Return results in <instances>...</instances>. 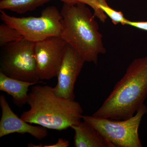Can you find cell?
<instances>
[{"mask_svg": "<svg viewBox=\"0 0 147 147\" xmlns=\"http://www.w3.org/2000/svg\"><path fill=\"white\" fill-rule=\"evenodd\" d=\"M30 107L23 112L21 119L30 124L61 131L78 124L83 110L79 102L55 94L53 88L47 85L33 86L28 94Z\"/></svg>", "mask_w": 147, "mask_h": 147, "instance_id": "6da1fadb", "label": "cell"}, {"mask_svg": "<svg viewBox=\"0 0 147 147\" xmlns=\"http://www.w3.org/2000/svg\"><path fill=\"white\" fill-rule=\"evenodd\" d=\"M147 98V56L135 59L93 116L117 120L134 116Z\"/></svg>", "mask_w": 147, "mask_h": 147, "instance_id": "7a4b0ae2", "label": "cell"}, {"mask_svg": "<svg viewBox=\"0 0 147 147\" xmlns=\"http://www.w3.org/2000/svg\"><path fill=\"white\" fill-rule=\"evenodd\" d=\"M86 5L64 3L60 11V37L74 48L86 62L97 64L98 55L105 54L98 26Z\"/></svg>", "mask_w": 147, "mask_h": 147, "instance_id": "3957f363", "label": "cell"}, {"mask_svg": "<svg viewBox=\"0 0 147 147\" xmlns=\"http://www.w3.org/2000/svg\"><path fill=\"white\" fill-rule=\"evenodd\" d=\"M1 47L0 71L14 79L41 83L37 72L34 42L24 37Z\"/></svg>", "mask_w": 147, "mask_h": 147, "instance_id": "277c9868", "label": "cell"}, {"mask_svg": "<svg viewBox=\"0 0 147 147\" xmlns=\"http://www.w3.org/2000/svg\"><path fill=\"white\" fill-rule=\"evenodd\" d=\"M0 18L3 22L16 29L24 38L33 42L50 37H60L62 16L54 6L43 9L39 17H14L1 10Z\"/></svg>", "mask_w": 147, "mask_h": 147, "instance_id": "5b68a950", "label": "cell"}, {"mask_svg": "<svg viewBox=\"0 0 147 147\" xmlns=\"http://www.w3.org/2000/svg\"><path fill=\"white\" fill-rule=\"evenodd\" d=\"M147 113L144 104L135 115L125 120H117L94 116L83 115L82 119L88 123L116 147H142L138 130L143 116Z\"/></svg>", "mask_w": 147, "mask_h": 147, "instance_id": "8992f818", "label": "cell"}, {"mask_svg": "<svg viewBox=\"0 0 147 147\" xmlns=\"http://www.w3.org/2000/svg\"><path fill=\"white\" fill-rule=\"evenodd\" d=\"M68 44L61 37L53 36L34 42L37 72L40 80L57 76Z\"/></svg>", "mask_w": 147, "mask_h": 147, "instance_id": "52a82bcc", "label": "cell"}, {"mask_svg": "<svg viewBox=\"0 0 147 147\" xmlns=\"http://www.w3.org/2000/svg\"><path fill=\"white\" fill-rule=\"evenodd\" d=\"M85 62L79 53L68 44L58 73L57 83L53 88L55 94L74 100V86Z\"/></svg>", "mask_w": 147, "mask_h": 147, "instance_id": "ba28073f", "label": "cell"}, {"mask_svg": "<svg viewBox=\"0 0 147 147\" xmlns=\"http://www.w3.org/2000/svg\"><path fill=\"white\" fill-rule=\"evenodd\" d=\"M0 105L2 110L0 121L1 138L13 133H27L39 140L47 137V128L39 125L33 126L19 118L11 110L3 95L0 96Z\"/></svg>", "mask_w": 147, "mask_h": 147, "instance_id": "9c48e42d", "label": "cell"}, {"mask_svg": "<svg viewBox=\"0 0 147 147\" xmlns=\"http://www.w3.org/2000/svg\"><path fill=\"white\" fill-rule=\"evenodd\" d=\"M71 128L75 132L74 144L75 147H116L96 129L84 121Z\"/></svg>", "mask_w": 147, "mask_h": 147, "instance_id": "30bf717a", "label": "cell"}, {"mask_svg": "<svg viewBox=\"0 0 147 147\" xmlns=\"http://www.w3.org/2000/svg\"><path fill=\"white\" fill-rule=\"evenodd\" d=\"M36 84L11 78L0 71V90L10 95L14 104L19 107L27 103L29 88Z\"/></svg>", "mask_w": 147, "mask_h": 147, "instance_id": "8fae6325", "label": "cell"}, {"mask_svg": "<svg viewBox=\"0 0 147 147\" xmlns=\"http://www.w3.org/2000/svg\"><path fill=\"white\" fill-rule=\"evenodd\" d=\"M0 9H7L20 14L35 10L48 2V0H2Z\"/></svg>", "mask_w": 147, "mask_h": 147, "instance_id": "7c38bea8", "label": "cell"}, {"mask_svg": "<svg viewBox=\"0 0 147 147\" xmlns=\"http://www.w3.org/2000/svg\"><path fill=\"white\" fill-rule=\"evenodd\" d=\"M24 37L13 27L3 22L0 26V46L15 42Z\"/></svg>", "mask_w": 147, "mask_h": 147, "instance_id": "4fadbf2b", "label": "cell"}, {"mask_svg": "<svg viewBox=\"0 0 147 147\" xmlns=\"http://www.w3.org/2000/svg\"><path fill=\"white\" fill-rule=\"evenodd\" d=\"M49 1L52 0H48ZM63 3L75 4L82 3L89 6L94 11V15L96 16L102 23H104L107 16L99 7V4L106 1L105 0H59Z\"/></svg>", "mask_w": 147, "mask_h": 147, "instance_id": "5bb4252c", "label": "cell"}, {"mask_svg": "<svg viewBox=\"0 0 147 147\" xmlns=\"http://www.w3.org/2000/svg\"><path fill=\"white\" fill-rule=\"evenodd\" d=\"M100 9L111 19L112 23L115 25L121 24L125 25L127 19L125 18L123 13L121 11H117L109 6L106 1L99 5Z\"/></svg>", "mask_w": 147, "mask_h": 147, "instance_id": "9a60e30c", "label": "cell"}, {"mask_svg": "<svg viewBox=\"0 0 147 147\" xmlns=\"http://www.w3.org/2000/svg\"><path fill=\"white\" fill-rule=\"evenodd\" d=\"M69 146V142L67 140L62 139H59L56 144L53 145H34L32 144H29V147H67Z\"/></svg>", "mask_w": 147, "mask_h": 147, "instance_id": "2e32d148", "label": "cell"}, {"mask_svg": "<svg viewBox=\"0 0 147 147\" xmlns=\"http://www.w3.org/2000/svg\"><path fill=\"white\" fill-rule=\"evenodd\" d=\"M125 25H129L140 30L147 31V21H131L127 20Z\"/></svg>", "mask_w": 147, "mask_h": 147, "instance_id": "e0dca14e", "label": "cell"}, {"mask_svg": "<svg viewBox=\"0 0 147 147\" xmlns=\"http://www.w3.org/2000/svg\"><path fill=\"white\" fill-rule=\"evenodd\" d=\"M0 1H2V0H0Z\"/></svg>", "mask_w": 147, "mask_h": 147, "instance_id": "ac0fdd59", "label": "cell"}]
</instances>
